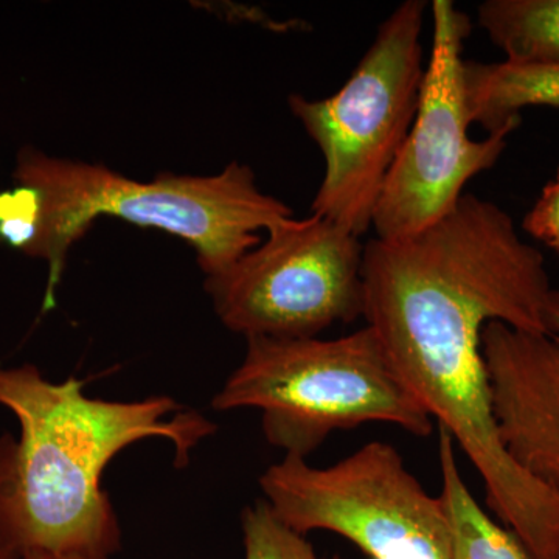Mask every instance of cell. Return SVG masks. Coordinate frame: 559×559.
<instances>
[{"label": "cell", "mask_w": 559, "mask_h": 559, "mask_svg": "<svg viewBox=\"0 0 559 559\" xmlns=\"http://www.w3.org/2000/svg\"><path fill=\"white\" fill-rule=\"evenodd\" d=\"M364 320L393 369L479 473L488 506L535 559L559 554V496L503 448L481 356L489 322L555 336L543 253L495 202L457 207L407 237L364 248Z\"/></svg>", "instance_id": "cell-1"}, {"label": "cell", "mask_w": 559, "mask_h": 559, "mask_svg": "<svg viewBox=\"0 0 559 559\" xmlns=\"http://www.w3.org/2000/svg\"><path fill=\"white\" fill-rule=\"evenodd\" d=\"M0 406L20 437H0V544L17 559H109L121 549L112 502L102 488L110 460L135 441L162 437L186 466L215 425L170 396L90 399L83 382L47 380L38 367H0Z\"/></svg>", "instance_id": "cell-2"}, {"label": "cell", "mask_w": 559, "mask_h": 559, "mask_svg": "<svg viewBox=\"0 0 559 559\" xmlns=\"http://www.w3.org/2000/svg\"><path fill=\"white\" fill-rule=\"evenodd\" d=\"M16 187L0 191V240L46 261L43 311L55 307L70 248L102 216L176 235L194 249L209 275L229 267L293 210L257 186L248 165L231 162L218 175L164 173L134 180L103 165L24 148L13 175Z\"/></svg>", "instance_id": "cell-3"}, {"label": "cell", "mask_w": 559, "mask_h": 559, "mask_svg": "<svg viewBox=\"0 0 559 559\" xmlns=\"http://www.w3.org/2000/svg\"><path fill=\"white\" fill-rule=\"evenodd\" d=\"M248 341L245 359L213 399L216 411L257 409L270 444L308 459L337 430L367 423L428 437L433 423L364 326L337 340Z\"/></svg>", "instance_id": "cell-4"}, {"label": "cell", "mask_w": 559, "mask_h": 559, "mask_svg": "<svg viewBox=\"0 0 559 559\" xmlns=\"http://www.w3.org/2000/svg\"><path fill=\"white\" fill-rule=\"evenodd\" d=\"M428 10L425 0L400 3L330 97H289L325 164L311 213L359 238L371 229L382 187L417 116L428 64L421 43Z\"/></svg>", "instance_id": "cell-5"}, {"label": "cell", "mask_w": 559, "mask_h": 559, "mask_svg": "<svg viewBox=\"0 0 559 559\" xmlns=\"http://www.w3.org/2000/svg\"><path fill=\"white\" fill-rule=\"evenodd\" d=\"M264 500L283 524L352 540L370 559H452L450 518L385 441H369L318 468L285 455L260 477Z\"/></svg>", "instance_id": "cell-6"}, {"label": "cell", "mask_w": 559, "mask_h": 559, "mask_svg": "<svg viewBox=\"0 0 559 559\" xmlns=\"http://www.w3.org/2000/svg\"><path fill=\"white\" fill-rule=\"evenodd\" d=\"M364 248L333 221L293 216L205 277V289L221 322L246 340L318 337L364 318Z\"/></svg>", "instance_id": "cell-7"}, {"label": "cell", "mask_w": 559, "mask_h": 559, "mask_svg": "<svg viewBox=\"0 0 559 559\" xmlns=\"http://www.w3.org/2000/svg\"><path fill=\"white\" fill-rule=\"evenodd\" d=\"M429 10L432 43L417 116L371 219L382 240L417 234L451 213L469 180L498 164L516 131L469 138L463 46L471 21L452 0H433Z\"/></svg>", "instance_id": "cell-8"}, {"label": "cell", "mask_w": 559, "mask_h": 559, "mask_svg": "<svg viewBox=\"0 0 559 559\" xmlns=\"http://www.w3.org/2000/svg\"><path fill=\"white\" fill-rule=\"evenodd\" d=\"M557 336L489 322L481 356L492 415L510 457L559 496V290L549 310Z\"/></svg>", "instance_id": "cell-9"}, {"label": "cell", "mask_w": 559, "mask_h": 559, "mask_svg": "<svg viewBox=\"0 0 559 559\" xmlns=\"http://www.w3.org/2000/svg\"><path fill=\"white\" fill-rule=\"evenodd\" d=\"M465 100L471 124L495 134L521 124L527 108H559V64L465 61Z\"/></svg>", "instance_id": "cell-10"}, {"label": "cell", "mask_w": 559, "mask_h": 559, "mask_svg": "<svg viewBox=\"0 0 559 559\" xmlns=\"http://www.w3.org/2000/svg\"><path fill=\"white\" fill-rule=\"evenodd\" d=\"M439 429L440 496L450 518L452 559H535L511 530L481 509L459 468L454 440Z\"/></svg>", "instance_id": "cell-11"}, {"label": "cell", "mask_w": 559, "mask_h": 559, "mask_svg": "<svg viewBox=\"0 0 559 559\" xmlns=\"http://www.w3.org/2000/svg\"><path fill=\"white\" fill-rule=\"evenodd\" d=\"M477 22L506 61L559 64V0H487Z\"/></svg>", "instance_id": "cell-12"}, {"label": "cell", "mask_w": 559, "mask_h": 559, "mask_svg": "<svg viewBox=\"0 0 559 559\" xmlns=\"http://www.w3.org/2000/svg\"><path fill=\"white\" fill-rule=\"evenodd\" d=\"M241 528L245 559H341L320 557L307 536L283 524L264 499L242 510Z\"/></svg>", "instance_id": "cell-13"}, {"label": "cell", "mask_w": 559, "mask_h": 559, "mask_svg": "<svg viewBox=\"0 0 559 559\" xmlns=\"http://www.w3.org/2000/svg\"><path fill=\"white\" fill-rule=\"evenodd\" d=\"M522 226L530 237L559 253V168L555 178L540 191Z\"/></svg>", "instance_id": "cell-14"}, {"label": "cell", "mask_w": 559, "mask_h": 559, "mask_svg": "<svg viewBox=\"0 0 559 559\" xmlns=\"http://www.w3.org/2000/svg\"><path fill=\"white\" fill-rule=\"evenodd\" d=\"M20 559H95V558H81V557H47V555H39V557H27Z\"/></svg>", "instance_id": "cell-15"}, {"label": "cell", "mask_w": 559, "mask_h": 559, "mask_svg": "<svg viewBox=\"0 0 559 559\" xmlns=\"http://www.w3.org/2000/svg\"><path fill=\"white\" fill-rule=\"evenodd\" d=\"M0 559H17L5 546L0 544Z\"/></svg>", "instance_id": "cell-16"}, {"label": "cell", "mask_w": 559, "mask_h": 559, "mask_svg": "<svg viewBox=\"0 0 559 559\" xmlns=\"http://www.w3.org/2000/svg\"><path fill=\"white\" fill-rule=\"evenodd\" d=\"M555 559H559V555H558V557H557V558H555Z\"/></svg>", "instance_id": "cell-17"}]
</instances>
